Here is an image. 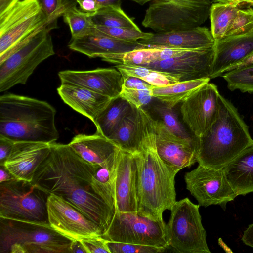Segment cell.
I'll list each match as a JSON object with an SVG mask.
<instances>
[{"label": "cell", "instance_id": "1", "mask_svg": "<svg viewBox=\"0 0 253 253\" xmlns=\"http://www.w3.org/2000/svg\"><path fill=\"white\" fill-rule=\"evenodd\" d=\"M99 167L84 160L68 144L55 142L51 143L50 152L38 168L32 182L47 194H55L69 202L95 222L103 234L115 209L92 187L93 176Z\"/></svg>", "mask_w": 253, "mask_h": 253}, {"label": "cell", "instance_id": "2", "mask_svg": "<svg viewBox=\"0 0 253 253\" xmlns=\"http://www.w3.org/2000/svg\"><path fill=\"white\" fill-rule=\"evenodd\" d=\"M140 150L134 154L137 165V211L142 216L163 221V213L170 210L176 201L175 177L158 154L156 120L146 110L138 109Z\"/></svg>", "mask_w": 253, "mask_h": 253}, {"label": "cell", "instance_id": "3", "mask_svg": "<svg viewBox=\"0 0 253 253\" xmlns=\"http://www.w3.org/2000/svg\"><path fill=\"white\" fill-rule=\"evenodd\" d=\"M56 113L46 101L5 93L0 97V135L14 141L55 143L59 137Z\"/></svg>", "mask_w": 253, "mask_h": 253}, {"label": "cell", "instance_id": "4", "mask_svg": "<svg viewBox=\"0 0 253 253\" xmlns=\"http://www.w3.org/2000/svg\"><path fill=\"white\" fill-rule=\"evenodd\" d=\"M252 144L248 126L235 106L220 94L217 117L198 139L197 162L208 168L222 169Z\"/></svg>", "mask_w": 253, "mask_h": 253}, {"label": "cell", "instance_id": "5", "mask_svg": "<svg viewBox=\"0 0 253 253\" xmlns=\"http://www.w3.org/2000/svg\"><path fill=\"white\" fill-rule=\"evenodd\" d=\"M72 242L48 223L0 218V253H72Z\"/></svg>", "mask_w": 253, "mask_h": 253}, {"label": "cell", "instance_id": "6", "mask_svg": "<svg viewBox=\"0 0 253 253\" xmlns=\"http://www.w3.org/2000/svg\"><path fill=\"white\" fill-rule=\"evenodd\" d=\"M47 25L36 31L20 43L0 56V92L18 84H25L42 62L55 54Z\"/></svg>", "mask_w": 253, "mask_h": 253}, {"label": "cell", "instance_id": "7", "mask_svg": "<svg viewBox=\"0 0 253 253\" xmlns=\"http://www.w3.org/2000/svg\"><path fill=\"white\" fill-rule=\"evenodd\" d=\"M211 0H155L146 10L142 25L158 32L192 29L207 19Z\"/></svg>", "mask_w": 253, "mask_h": 253}, {"label": "cell", "instance_id": "8", "mask_svg": "<svg viewBox=\"0 0 253 253\" xmlns=\"http://www.w3.org/2000/svg\"><path fill=\"white\" fill-rule=\"evenodd\" d=\"M49 195L32 182L15 179L0 183V218L48 223Z\"/></svg>", "mask_w": 253, "mask_h": 253}, {"label": "cell", "instance_id": "9", "mask_svg": "<svg viewBox=\"0 0 253 253\" xmlns=\"http://www.w3.org/2000/svg\"><path fill=\"white\" fill-rule=\"evenodd\" d=\"M199 206L188 198L176 201L166 224L169 246L181 253H211Z\"/></svg>", "mask_w": 253, "mask_h": 253}, {"label": "cell", "instance_id": "10", "mask_svg": "<svg viewBox=\"0 0 253 253\" xmlns=\"http://www.w3.org/2000/svg\"><path fill=\"white\" fill-rule=\"evenodd\" d=\"M102 237L114 242L154 246L169 247L166 224L139 215L137 212L115 211Z\"/></svg>", "mask_w": 253, "mask_h": 253}, {"label": "cell", "instance_id": "11", "mask_svg": "<svg viewBox=\"0 0 253 253\" xmlns=\"http://www.w3.org/2000/svg\"><path fill=\"white\" fill-rule=\"evenodd\" d=\"M48 25L36 0H21L0 14V56Z\"/></svg>", "mask_w": 253, "mask_h": 253}, {"label": "cell", "instance_id": "12", "mask_svg": "<svg viewBox=\"0 0 253 253\" xmlns=\"http://www.w3.org/2000/svg\"><path fill=\"white\" fill-rule=\"evenodd\" d=\"M187 189L199 206L214 205L223 209L237 196L227 180L223 168L213 169L200 164L184 175Z\"/></svg>", "mask_w": 253, "mask_h": 253}, {"label": "cell", "instance_id": "13", "mask_svg": "<svg viewBox=\"0 0 253 253\" xmlns=\"http://www.w3.org/2000/svg\"><path fill=\"white\" fill-rule=\"evenodd\" d=\"M47 209L51 227L71 240L102 236V230L95 222L58 196H48Z\"/></svg>", "mask_w": 253, "mask_h": 253}, {"label": "cell", "instance_id": "14", "mask_svg": "<svg viewBox=\"0 0 253 253\" xmlns=\"http://www.w3.org/2000/svg\"><path fill=\"white\" fill-rule=\"evenodd\" d=\"M219 94L217 86L209 82L182 102L180 111L182 122L194 136L201 137L215 121Z\"/></svg>", "mask_w": 253, "mask_h": 253}, {"label": "cell", "instance_id": "15", "mask_svg": "<svg viewBox=\"0 0 253 253\" xmlns=\"http://www.w3.org/2000/svg\"><path fill=\"white\" fill-rule=\"evenodd\" d=\"M214 53V46L190 50L178 56L142 66L177 75L180 81L210 78Z\"/></svg>", "mask_w": 253, "mask_h": 253}, {"label": "cell", "instance_id": "16", "mask_svg": "<svg viewBox=\"0 0 253 253\" xmlns=\"http://www.w3.org/2000/svg\"><path fill=\"white\" fill-rule=\"evenodd\" d=\"M58 75L61 84L84 87L111 99L120 97L123 85V76L116 68L66 70L60 71Z\"/></svg>", "mask_w": 253, "mask_h": 253}, {"label": "cell", "instance_id": "17", "mask_svg": "<svg viewBox=\"0 0 253 253\" xmlns=\"http://www.w3.org/2000/svg\"><path fill=\"white\" fill-rule=\"evenodd\" d=\"M156 145L161 160L176 173L197 162V144L175 135L160 120H156Z\"/></svg>", "mask_w": 253, "mask_h": 253}, {"label": "cell", "instance_id": "18", "mask_svg": "<svg viewBox=\"0 0 253 253\" xmlns=\"http://www.w3.org/2000/svg\"><path fill=\"white\" fill-rule=\"evenodd\" d=\"M115 211H137V165L134 154L120 150L113 181Z\"/></svg>", "mask_w": 253, "mask_h": 253}, {"label": "cell", "instance_id": "19", "mask_svg": "<svg viewBox=\"0 0 253 253\" xmlns=\"http://www.w3.org/2000/svg\"><path fill=\"white\" fill-rule=\"evenodd\" d=\"M51 143L14 141L4 166L16 178L31 182L39 167L51 151Z\"/></svg>", "mask_w": 253, "mask_h": 253}, {"label": "cell", "instance_id": "20", "mask_svg": "<svg viewBox=\"0 0 253 253\" xmlns=\"http://www.w3.org/2000/svg\"><path fill=\"white\" fill-rule=\"evenodd\" d=\"M210 78L233 70L253 53V31L230 36L215 41Z\"/></svg>", "mask_w": 253, "mask_h": 253}, {"label": "cell", "instance_id": "21", "mask_svg": "<svg viewBox=\"0 0 253 253\" xmlns=\"http://www.w3.org/2000/svg\"><path fill=\"white\" fill-rule=\"evenodd\" d=\"M138 42L146 46L188 50L208 48L215 44L211 31L205 27L166 32H158Z\"/></svg>", "mask_w": 253, "mask_h": 253}, {"label": "cell", "instance_id": "22", "mask_svg": "<svg viewBox=\"0 0 253 253\" xmlns=\"http://www.w3.org/2000/svg\"><path fill=\"white\" fill-rule=\"evenodd\" d=\"M68 145L85 161L103 168L114 165L121 150L112 140L98 131L91 135L77 134Z\"/></svg>", "mask_w": 253, "mask_h": 253}, {"label": "cell", "instance_id": "23", "mask_svg": "<svg viewBox=\"0 0 253 253\" xmlns=\"http://www.w3.org/2000/svg\"><path fill=\"white\" fill-rule=\"evenodd\" d=\"M138 41L130 42L115 39L97 31L95 27L92 33L71 38L68 47L90 58L118 54L146 47Z\"/></svg>", "mask_w": 253, "mask_h": 253}, {"label": "cell", "instance_id": "24", "mask_svg": "<svg viewBox=\"0 0 253 253\" xmlns=\"http://www.w3.org/2000/svg\"><path fill=\"white\" fill-rule=\"evenodd\" d=\"M57 91L65 103L93 123L113 99L75 85L61 84Z\"/></svg>", "mask_w": 253, "mask_h": 253}, {"label": "cell", "instance_id": "25", "mask_svg": "<svg viewBox=\"0 0 253 253\" xmlns=\"http://www.w3.org/2000/svg\"><path fill=\"white\" fill-rule=\"evenodd\" d=\"M223 169L237 196L253 192V144L244 149Z\"/></svg>", "mask_w": 253, "mask_h": 253}, {"label": "cell", "instance_id": "26", "mask_svg": "<svg viewBox=\"0 0 253 253\" xmlns=\"http://www.w3.org/2000/svg\"><path fill=\"white\" fill-rule=\"evenodd\" d=\"M188 50H190L146 46L125 53L103 55L100 58L103 61L116 65L125 64L144 66L178 56Z\"/></svg>", "mask_w": 253, "mask_h": 253}, {"label": "cell", "instance_id": "27", "mask_svg": "<svg viewBox=\"0 0 253 253\" xmlns=\"http://www.w3.org/2000/svg\"><path fill=\"white\" fill-rule=\"evenodd\" d=\"M210 78L179 81L162 87H153L151 91L154 98L170 108L182 103L201 86L209 82Z\"/></svg>", "mask_w": 253, "mask_h": 253}, {"label": "cell", "instance_id": "28", "mask_svg": "<svg viewBox=\"0 0 253 253\" xmlns=\"http://www.w3.org/2000/svg\"><path fill=\"white\" fill-rule=\"evenodd\" d=\"M138 117V109L134 107L108 138L121 150L132 154L139 152L137 134Z\"/></svg>", "mask_w": 253, "mask_h": 253}, {"label": "cell", "instance_id": "29", "mask_svg": "<svg viewBox=\"0 0 253 253\" xmlns=\"http://www.w3.org/2000/svg\"><path fill=\"white\" fill-rule=\"evenodd\" d=\"M133 108L134 106L121 97L113 99L94 123L96 131L109 138Z\"/></svg>", "mask_w": 253, "mask_h": 253}, {"label": "cell", "instance_id": "30", "mask_svg": "<svg viewBox=\"0 0 253 253\" xmlns=\"http://www.w3.org/2000/svg\"><path fill=\"white\" fill-rule=\"evenodd\" d=\"M115 68L123 76L141 79L154 86H165L180 81V77L177 75L145 66L123 64L116 65Z\"/></svg>", "mask_w": 253, "mask_h": 253}, {"label": "cell", "instance_id": "31", "mask_svg": "<svg viewBox=\"0 0 253 253\" xmlns=\"http://www.w3.org/2000/svg\"><path fill=\"white\" fill-rule=\"evenodd\" d=\"M239 9L238 6L227 3H214L211 4L209 15L210 31L215 41L225 37Z\"/></svg>", "mask_w": 253, "mask_h": 253}, {"label": "cell", "instance_id": "32", "mask_svg": "<svg viewBox=\"0 0 253 253\" xmlns=\"http://www.w3.org/2000/svg\"><path fill=\"white\" fill-rule=\"evenodd\" d=\"M90 17L95 26L140 29L121 7L110 6L101 8L95 13L91 14Z\"/></svg>", "mask_w": 253, "mask_h": 253}, {"label": "cell", "instance_id": "33", "mask_svg": "<svg viewBox=\"0 0 253 253\" xmlns=\"http://www.w3.org/2000/svg\"><path fill=\"white\" fill-rule=\"evenodd\" d=\"M152 109L172 133L181 138L194 142L197 144V148L198 138L186 130L178 119L173 108L169 107L160 102L153 104Z\"/></svg>", "mask_w": 253, "mask_h": 253}, {"label": "cell", "instance_id": "34", "mask_svg": "<svg viewBox=\"0 0 253 253\" xmlns=\"http://www.w3.org/2000/svg\"><path fill=\"white\" fill-rule=\"evenodd\" d=\"M91 14L79 10L76 4L69 8L63 14L64 22L68 25L72 37L76 38L92 33L95 25Z\"/></svg>", "mask_w": 253, "mask_h": 253}, {"label": "cell", "instance_id": "35", "mask_svg": "<svg viewBox=\"0 0 253 253\" xmlns=\"http://www.w3.org/2000/svg\"><path fill=\"white\" fill-rule=\"evenodd\" d=\"M221 76L230 90L253 93V63L230 70Z\"/></svg>", "mask_w": 253, "mask_h": 253}, {"label": "cell", "instance_id": "36", "mask_svg": "<svg viewBox=\"0 0 253 253\" xmlns=\"http://www.w3.org/2000/svg\"><path fill=\"white\" fill-rule=\"evenodd\" d=\"M47 23L54 28L58 18L70 7L76 4L74 0H36Z\"/></svg>", "mask_w": 253, "mask_h": 253}, {"label": "cell", "instance_id": "37", "mask_svg": "<svg viewBox=\"0 0 253 253\" xmlns=\"http://www.w3.org/2000/svg\"><path fill=\"white\" fill-rule=\"evenodd\" d=\"M96 29L102 34L120 40L135 42L139 40L150 37L153 33L144 32L140 29H133L124 28L108 27L95 26Z\"/></svg>", "mask_w": 253, "mask_h": 253}, {"label": "cell", "instance_id": "38", "mask_svg": "<svg viewBox=\"0 0 253 253\" xmlns=\"http://www.w3.org/2000/svg\"><path fill=\"white\" fill-rule=\"evenodd\" d=\"M253 31V9H239L226 34L225 37ZM224 37V38H225Z\"/></svg>", "mask_w": 253, "mask_h": 253}, {"label": "cell", "instance_id": "39", "mask_svg": "<svg viewBox=\"0 0 253 253\" xmlns=\"http://www.w3.org/2000/svg\"><path fill=\"white\" fill-rule=\"evenodd\" d=\"M111 253H157L165 251L163 248L114 242L107 240Z\"/></svg>", "mask_w": 253, "mask_h": 253}, {"label": "cell", "instance_id": "40", "mask_svg": "<svg viewBox=\"0 0 253 253\" xmlns=\"http://www.w3.org/2000/svg\"><path fill=\"white\" fill-rule=\"evenodd\" d=\"M120 97L137 109L148 105L154 98L151 90L128 88L123 86Z\"/></svg>", "mask_w": 253, "mask_h": 253}, {"label": "cell", "instance_id": "41", "mask_svg": "<svg viewBox=\"0 0 253 253\" xmlns=\"http://www.w3.org/2000/svg\"><path fill=\"white\" fill-rule=\"evenodd\" d=\"M86 253H111L107 240L102 237L86 238L79 240Z\"/></svg>", "mask_w": 253, "mask_h": 253}, {"label": "cell", "instance_id": "42", "mask_svg": "<svg viewBox=\"0 0 253 253\" xmlns=\"http://www.w3.org/2000/svg\"><path fill=\"white\" fill-rule=\"evenodd\" d=\"M123 86L142 90H151L153 86L143 80L132 77L123 76Z\"/></svg>", "mask_w": 253, "mask_h": 253}, {"label": "cell", "instance_id": "43", "mask_svg": "<svg viewBox=\"0 0 253 253\" xmlns=\"http://www.w3.org/2000/svg\"><path fill=\"white\" fill-rule=\"evenodd\" d=\"M14 140L0 135V165H3L9 156Z\"/></svg>", "mask_w": 253, "mask_h": 253}, {"label": "cell", "instance_id": "44", "mask_svg": "<svg viewBox=\"0 0 253 253\" xmlns=\"http://www.w3.org/2000/svg\"><path fill=\"white\" fill-rule=\"evenodd\" d=\"M81 10L85 13L94 14L100 8L98 2L95 0H76Z\"/></svg>", "mask_w": 253, "mask_h": 253}, {"label": "cell", "instance_id": "45", "mask_svg": "<svg viewBox=\"0 0 253 253\" xmlns=\"http://www.w3.org/2000/svg\"><path fill=\"white\" fill-rule=\"evenodd\" d=\"M241 240L245 245L253 248V223L244 231Z\"/></svg>", "mask_w": 253, "mask_h": 253}, {"label": "cell", "instance_id": "46", "mask_svg": "<svg viewBox=\"0 0 253 253\" xmlns=\"http://www.w3.org/2000/svg\"><path fill=\"white\" fill-rule=\"evenodd\" d=\"M16 179L4 166L0 165V183Z\"/></svg>", "mask_w": 253, "mask_h": 253}, {"label": "cell", "instance_id": "47", "mask_svg": "<svg viewBox=\"0 0 253 253\" xmlns=\"http://www.w3.org/2000/svg\"><path fill=\"white\" fill-rule=\"evenodd\" d=\"M76 1V0H72ZM99 4L101 8L110 6H118L121 7V0H95Z\"/></svg>", "mask_w": 253, "mask_h": 253}, {"label": "cell", "instance_id": "48", "mask_svg": "<svg viewBox=\"0 0 253 253\" xmlns=\"http://www.w3.org/2000/svg\"><path fill=\"white\" fill-rule=\"evenodd\" d=\"M20 0H0V14Z\"/></svg>", "mask_w": 253, "mask_h": 253}, {"label": "cell", "instance_id": "49", "mask_svg": "<svg viewBox=\"0 0 253 253\" xmlns=\"http://www.w3.org/2000/svg\"><path fill=\"white\" fill-rule=\"evenodd\" d=\"M71 252L73 253H85L84 248L79 241H73L71 245Z\"/></svg>", "mask_w": 253, "mask_h": 253}, {"label": "cell", "instance_id": "50", "mask_svg": "<svg viewBox=\"0 0 253 253\" xmlns=\"http://www.w3.org/2000/svg\"><path fill=\"white\" fill-rule=\"evenodd\" d=\"M214 3H222L232 4L237 6L243 5L241 0H212Z\"/></svg>", "mask_w": 253, "mask_h": 253}, {"label": "cell", "instance_id": "51", "mask_svg": "<svg viewBox=\"0 0 253 253\" xmlns=\"http://www.w3.org/2000/svg\"><path fill=\"white\" fill-rule=\"evenodd\" d=\"M253 63V53L248 58L238 64L233 69Z\"/></svg>", "mask_w": 253, "mask_h": 253}, {"label": "cell", "instance_id": "52", "mask_svg": "<svg viewBox=\"0 0 253 253\" xmlns=\"http://www.w3.org/2000/svg\"><path fill=\"white\" fill-rule=\"evenodd\" d=\"M130 1H133L135 3H137L141 5H143L145 4L147 2L153 1L155 0H129Z\"/></svg>", "mask_w": 253, "mask_h": 253}, {"label": "cell", "instance_id": "53", "mask_svg": "<svg viewBox=\"0 0 253 253\" xmlns=\"http://www.w3.org/2000/svg\"><path fill=\"white\" fill-rule=\"evenodd\" d=\"M243 4L253 6V0H241Z\"/></svg>", "mask_w": 253, "mask_h": 253}]
</instances>
